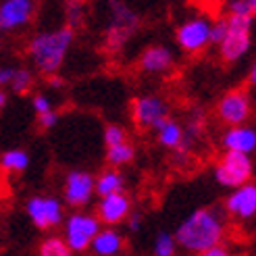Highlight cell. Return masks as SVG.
Here are the masks:
<instances>
[{
  "mask_svg": "<svg viewBox=\"0 0 256 256\" xmlns=\"http://www.w3.org/2000/svg\"><path fill=\"white\" fill-rule=\"evenodd\" d=\"M225 234H227L225 214L214 206H200L192 210L177 225L173 236L182 250L190 254H198L216 244H223Z\"/></svg>",
  "mask_w": 256,
  "mask_h": 256,
  "instance_id": "6da1fadb",
  "label": "cell"
},
{
  "mask_svg": "<svg viewBox=\"0 0 256 256\" xmlns=\"http://www.w3.org/2000/svg\"><path fill=\"white\" fill-rule=\"evenodd\" d=\"M75 42V30L62 25L56 30L38 32L28 42V56L40 75H54L65 65V58Z\"/></svg>",
  "mask_w": 256,
  "mask_h": 256,
  "instance_id": "7a4b0ae2",
  "label": "cell"
},
{
  "mask_svg": "<svg viewBox=\"0 0 256 256\" xmlns=\"http://www.w3.org/2000/svg\"><path fill=\"white\" fill-rule=\"evenodd\" d=\"M108 19L104 25V48L106 52L117 54L127 46L140 28V15L125 0H106Z\"/></svg>",
  "mask_w": 256,
  "mask_h": 256,
  "instance_id": "3957f363",
  "label": "cell"
},
{
  "mask_svg": "<svg viewBox=\"0 0 256 256\" xmlns=\"http://www.w3.org/2000/svg\"><path fill=\"white\" fill-rule=\"evenodd\" d=\"M252 25L254 17L248 15H227V30L219 42V58L227 65H234L244 58L252 48Z\"/></svg>",
  "mask_w": 256,
  "mask_h": 256,
  "instance_id": "277c9868",
  "label": "cell"
},
{
  "mask_svg": "<svg viewBox=\"0 0 256 256\" xmlns=\"http://www.w3.org/2000/svg\"><path fill=\"white\" fill-rule=\"evenodd\" d=\"M25 214L38 232H52L60 227L67 216V206L62 198L50 194H36L25 200Z\"/></svg>",
  "mask_w": 256,
  "mask_h": 256,
  "instance_id": "5b68a950",
  "label": "cell"
},
{
  "mask_svg": "<svg viewBox=\"0 0 256 256\" xmlns=\"http://www.w3.org/2000/svg\"><path fill=\"white\" fill-rule=\"evenodd\" d=\"M212 177L221 188H227V190L244 186L252 182V177H254V160L250 154L225 150L214 162Z\"/></svg>",
  "mask_w": 256,
  "mask_h": 256,
  "instance_id": "8992f818",
  "label": "cell"
},
{
  "mask_svg": "<svg viewBox=\"0 0 256 256\" xmlns=\"http://www.w3.org/2000/svg\"><path fill=\"white\" fill-rule=\"evenodd\" d=\"M62 238L71 246V250L75 254H82L90 250L94 236L100 232V219L96 216V212H88L84 208H75L71 214L65 216L62 221Z\"/></svg>",
  "mask_w": 256,
  "mask_h": 256,
  "instance_id": "52a82bcc",
  "label": "cell"
},
{
  "mask_svg": "<svg viewBox=\"0 0 256 256\" xmlns=\"http://www.w3.org/2000/svg\"><path fill=\"white\" fill-rule=\"evenodd\" d=\"M130 114L140 132H154L164 119L171 117V106L158 94H140L132 100Z\"/></svg>",
  "mask_w": 256,
  "mask_h": 256,
  "instance_id": "ba28073f",
  "label": "cell"
},
{
  "mask_svg": "<svg viewBox=\"0 0 256 256\" xmlns=\"http://www.w3.org/2000/svg\"><path fill=\"white\" fill-rule=\"evenodd\" d=\"M210 25L212 21L204 15L190 17L182 21L175 30V42L186 54H202L210 46Z\"/></svg>",
  "mask_w": 256,
  "mask_h": 256,
  "instance_id": "9c48e42d",
  "label": "cell"
},
{
  "mask_svg": "<svg viewBox=\"0 0 256 256\" xmlns=\"http://www.w3.org/2000/svg\"><path fill=\"white\" fill-rule=\"evenodd\" d=\"M214 114L225 127L248 123L252 117V96L246 88H232L219 98Z\"/></svg>",
  "mask_w": 256,
  "mask_h": 256,
  "instance_id": "30bf717a",
  "label": "cell"
},
{
  "mask_svg": "<svg viewBox=\"0 0 256 256\" xmlns=\"http://www.w3.org/2000/svg\"><path fill=\"white\" fill-rule=\"evenodd\" d=\"M62 202L69 208H86L92 198L96 196L94 192V175L86 169H71L65 173L60 186Z\"/></svg>",
  "mask_w": 256,
  "mask_h": 256,
  "instance_id": "8fae6325",
  "label": "cell"
},
{
  "mask_svg": "<svg viewBox=\"0 0 256 256\" xmlns=\"http://www.w3.org/2000/svg\"><path fill=\"white\" fill-rule=\"evenodd\" d=\"M134 210V200L127 192H112L106 196H98L96 202V216L102 225L119 227L127 221V216Z\"/></svg>",
  "mask_w": 256,
  "mask_h": 256,
  "instance_id": "7c38bea8",
  "label": "cell"
},
{
  "mask_svg": "<svg viewBox=\"0 0 256 256\" xmlns=\"http://www.w3.org/2000/svg\"><path fill=\"white\" fill-rule=\"evenodd\" d=\"M36 15V0H0V32L28 28Z\"/></svg>",
  "mask_w": 256,
  "mask_h": 256,
  "instance_id": "4fadbf2b",
  "label": "cell"
},
{
  "mask_svg": "<svg viewBox=\"0 0 256 256\" xmlns=\"http://www.w3.org/2000/svg\"><path fill=\"white\" fill-rule=\"evenodd\" d=\"M223 210L232 219L250 221L256 216V184L248 182L244 186H238L232 190L223 202Z\"/></svg>",
  "mask_w": 256,
  "mask_h": 256,
  "instance_id": "5bb4252c",
  "label": "cell"
},
{
  "mask_svg": "<svg viewBox=\"0 0 256 256\" xmlns=\"http://www.w3.org/2000/svg\"><path fill=\"white\" fill-rule=\"evenodd\" d=\"M154 134H156L158 146L164 148V150H169V152H173L175 156L190 154L192 146H194V142H190V140L186 138V127L179 123L177 119H173V117L164 119L154 130Z\"/></svg>",
  "mask_w": 256,
  "mask_h": 256,
  "instance_id": "9a60e30c",
  "label": "cell"
},
{
  "mask_svg": "<svg viewBox=\"0 0 256 256\" xmlns=\"http://www.w3.org/2000/svg\"><path fill=\"white\" fill-rule=\"evenodd\" d=\"M138 67L148 75H164L175 67V54L169 46L152 44L142 50V54L138 58Z\"/></svg>",
  "mask_w": 256,
  "mask_h": 256,
  "instance_id": "2e32d148",
  "label": "cell"
},
{
  "mask_svg": "<svg viewBox=\"0 0 256 256\" xmlns=\"http://www.w3.org/2000/svg\"><path fill=\"white\" fill-rule=\"evenodd\" d=\"M223 150H234L242 154H254L256 152V127L242 123V125H229L221 136Z\"/></svg>",
  "mask_w": 256,
  "mask_h": 256,
  "instance_id": "e0dca14e",
  "label": "cell"
},
{
  "mask_svg": "<svg viewBox=\"0 0 256 256\" xmlns=\"http://www.w3.org/2000/svg\"><path fill=\"white\" fill-rule=\"evenodd\" d=\"M125 236L112 225H102L100 232L94 236L90 252L94 256H121L125 250Z\"/></svg>",
  "mask_w": 256,
  "mask_h": 256,
  "instance_id": "ac0fdd59",
  "label": "cell"
},
{
  "mask_svg": "<svg viewBox=\"0 0 256 256\" xmlns=\"http://www.w3.org/2000/svg\"><path fill=\"white\" fill-rule=\"evenodd\" d=\"M125 190V175L121 169L106 167L98 175H94V192L96 196H106L112 192H123Z\"/></svg>",
  "mask_w": 256,
  "mask_h": 256,
  "instance_id": "d6986e66",
  "label": "cell"
},
{
  "mask_svg": "<svg viewBox=\"0 0 256 256\" xmlns=\"http://www.w3.org/2000/svg\"><path fill=\"white\" fill-rule=\"evenodd\" d=\"M32 156L28 150L23 148H8L0 154V169L6 175H21L30 169Z\"/></svg>",
  "mask_w": 256,
  "mask_h": 256,
  "instance_id": "ffe728a7",
  "label": "cell"
},
{
  "mask_svg": "<svg viewBox=\"0 0 256 256\" xmlns=\"http://www.w3.org/2000/svg\"><path fill=\"white\" fill-rule=\"evenodd\" d=\"M104 148H106L104 160H106L108 167L123 169V167H127V164H132L136 160V146H134L132 140H125V142L104 146Z\"/></svg>",
  "mask_w": 256,
  "mask_h": 256,
  "instance_id": "44dd1931",
  "label": "cell"
},
{
  "mask_svg": "<svg viewBox=\"0 0 256 256\" xmlns=\"http://www.w3.org/2000/svg\"><path fill=\"white\" fill-rule=\"evenodd\" d=\"M62 15H65V25L78 32L84 28L88 17V2L86 0H65L62 4Z\"/></svg>",
  "mask_w": 256,
  "mask_h": 256,
  "instance_id": "7402d4cb",
  "label": "cell"
},
{
  "mask_svg": "<svg viewBox=\"0 0 256 256\" xmlns=\"http://www.w3.org/2000/svg\"><path fill=\"white\" fill-rule=\"evenodd\" d=\"M38 256H75L71 246L65 242L62 236H46L40 246H38Z\"/></svg>",
  "mask_w": 256,
  "mask_h": 256,
  "instance_id": "603a6c76",
  "label": "cell"
},
{
  "mask_svg": "<svg viewBox=\"0 0 256 256\" xmlns=\"http://www.w3.org/2000/svg\"><path fill=\"white\" fill-rule=\"evenodd\" d=\"M36 84V75L32 69L28 67H15V73H12V80L8 84V88L12 90V94L17 96H25L32 92V88Z\"/></svg>",
  "mask_w": 256,
  "mask_h": 256,
  "instance_id": "cb8c5ba5",
  "label": "cell"
},
{
  "mask_svg": "<svg viewBox=\"0 0 256 256\" xmlns=\"http://www.w3.org/2000/svg\"><path fill=\"white\" fill-rule=\"evenodd\" d=\"M177 240L171 232H160L152 244V256H177Z\"/></svg>",
  "mask_w": 256,
  "mask_h": 256,
  "instance_id": "d4e9b609",
  "label": "cell"
},
{
  "mask_svg": "<svg viewBox=\"0 0 256 256\" xmlns=\"http://www.w3.org/2000/svg\"><path fill=\"white\" fill-rule=\"evenodd\" d=\"M125 140H130V134H127V130L123 125L108 123L104 127V132H102V142H104V146L119 144V142H125Z\"/></svg>",
  "mask_w": 256,
  "mask_h": 256,
  "instance_id": "484cf974",
  "label": "cell"
},
{
  "mask_svg": "<svg viewBox=\"0 0 256 256\" xmlns=\"http://www.w3.org/2000/svg\"><path fill=\"white\" fill-rule=\"evenodd\" d=\"M225 30H227V15L212 21V25H210V46H219V42L225 36Z\"/></svg>",
  "mask_w": 256,
  "mask_h": 256,
  "instance_id": "4316f807",
  "label": "cell"
},
{
  "mask_svg": "<svg viewBox=\"0 0 256 256\" xmlns=\"http://www.w3.org/2000/svg\"><path fill=\"white\" fill-rule=\"evenodd\" d=\"M36 117H38V127H40V130H44V132H48V130H54V127H56L60 114L52 108V110H46V112H42V114H36Z\"/></svg>",
  "mask_w": 256,
  "mask_h": 256,
  "instance_id": "83f0119b",
  "label": "cell"
},
{
  "mask_svg": "<svg viewBox=\"0 0 256 256\" xmlns=\"http://www.w3.org/2000/svg\"><path fill=\"white\" fill-rule=\"evenodd\" d=\"M32 108H34L36 114H42V112H46V110H52L54 104H52V100H50L46 94L38 92V94H34V98H32Z\"/></svg>",
  "mask_w": 256,
  "mask_h": 256,
  "instance_id": "f1b7e54d",
  "label": "cell"
},
{
  "mask_svg": "<svg viewBox=\"0 0 256 256\" xmlns=\"http://www.w3.org/2000/svg\"><path fill=\"white\" fill-rule=\"evenodd\" d=\"M123 225H127V229H130L132 234H138L140 229H142V225H144V216H142V212L132 210V214L127 216V221H125Z\"/></svg>",
  "mask_w": 256,
  "mask_h": 256,
  "instance_id": "f546056e",
  "label": "cell"
},
{
  "mask_svg": "<svg viewBox=\"0 0 256 256\" xmlns=\"http://www.w3.org/2000/svg\"><path fill=\"white\" fill-rule=\"evenodd\" d=\"M194 256H232V252H229L227 246L216 244V246H212V248H208V250H202V252H198V254H194Z\"/></svg>",
  "mask_w": 256,
  "mask_h": 256,
  "instance_id": "4dcf8cb0",
  "label": "cell"
},
{
  "mask_svg": "<svg viewBox=\"0 0 256 256\" xmlns=\"http://www.w3.org/2000/svg\"><path fill=\"white\" fill-rule=\"evenodd\" d=\"M12 73H15V67H10V65L0 67V88H8V84L12 80Z\"/></svg>",
  "mask_w": 256,
  "mask_h": 256,
  "instance_id": "1f68e13d",
  "label": "cell"
},
{
  "mask_svg": "<svg viewBox=\"0 0 256 256\" xmlns=\"http://www.w3.org/2000/svg\"><path fill=\"white\" fill-rule=\"evenodd\" d=\"M248 88L256 92V58H254V62L250 65V71H248Z\"/></svg>",
  "mask_w": 256,
  "mask_h": 256,
  "instance_id": "d6a6232c",
  "label": "cell"
},
{
  "mask_svg": "<svg viewBox=\"0 0 256 256\" xmlns=\"http://www.w3.org/2000/svg\"><path fill=\"white\" fill-rule=\"evenodd\" d=\"M48 86L50 88H56V90H60L62 86H65V82H62V78H60V75L58 73H54V75H48Z\"/></svg>",
  "mask_w": 256,
  "mask_h": 256,
  "instance_id": "836d02e7",
  "label": "cell"
},
{
  "mask_svg": "<svg viewBox=\"0 0 256 256\" xmlns=\"http://www.w3.org/2000/svg\"><path fill=\"white\" fill-rule=\"evenodd\" d=\"M6 100H8V96H6V92H4V88H0V110L6 106Z\"/></svg>",
  "mask_w": 256,
  "mask_h": 256,
  "instance_id": "e575fe53",
  "label": "cell"
},
{
  "mask_svg": "<svg viewBox=\"0 0 256 256\" xmlns=\"http://www.w3.org/2000/svg\"><path fill=\"white\" fill-rule=\"evenodd\" d=\"M248 6H250V12H252V17H256V0H246Z\"/></svg>",
  "mask_w": 256,
  "mask_h": 256,
  "instance_id": "d590c367",
  "label": "cell"
}]
</instances>
